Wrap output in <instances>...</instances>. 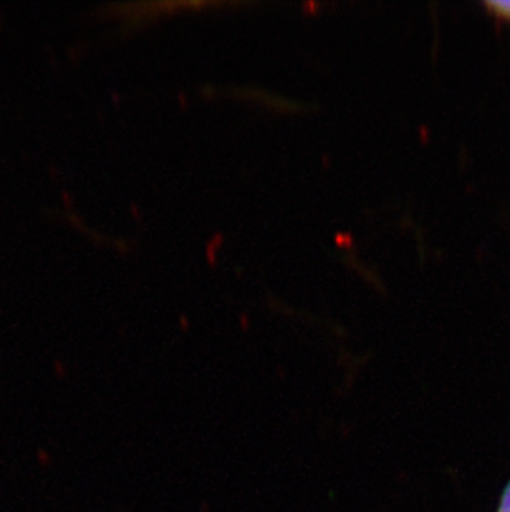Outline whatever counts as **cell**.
Wrapping results in <instances>:
<instances>
[{"mask_svg":"<svg viewBox=\"0 0 510 512\" xmlns=\"http://www.w3.org/2000/svg\"><path fill=\"white\" fill-rule=\"evenodd\" d=\"M484 7L496 19L510 22V2H486Z\"/></svg>","mask_w":510,"mask_h":512,"instance_id":"6da1fadb","label":"cell"},{"mask_svg":"<svg viewBox=\"0 0 510 512\" xmlns=\"http://www.w3.org/2000/svg\"><path fill=\"white\" fill-rule=\"evenodd\" d=\"M496 512H510V479L506 488L502 491L501 499H499V506Z\"/></svg>","mask_w":510,"mask_h":512,"instance_id":"7a4b0ae2","label":"cell"}]
</instances>
